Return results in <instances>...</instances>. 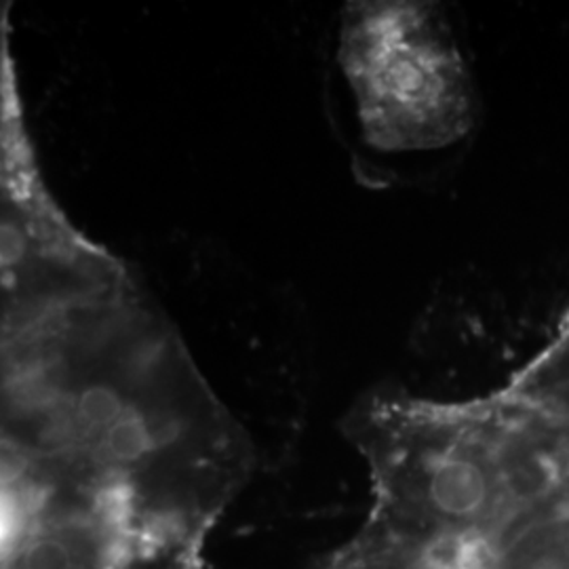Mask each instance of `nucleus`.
Wrapping results in <instances>:
<instances>
[{
  "mask_svg": "<svg viewBox=\"0 0 569 569\" xmlns=\"http://www.w3.org/2000/svg\"><path fill=\"white\" fill-rule=\"evenodd\" d=\"M326 96L363 182L446 159L477 124L467 51L437 2H346L329 39Z\"/></svg>",
  "mask_w": 569,
  "mask_h": 569,
  "instance_id": "f257e3e1",
  "label": "nucleus"
},
{
  "mask_svg": "<svg viewBox=\"0 0 569 569\" xmlns=\"http://www.w3.org/2000/svg\"><path fill=\"white\" fill-rule=\"evenodd\" d=\"M317 569H569V489L488 446L371 489L359 531Z\"/></svg>",
  "mask_w": 569,
  "mask_h": 569,
  "instance_id": "f03ea898",
  "label": "nucleus"
}]
</instances>
